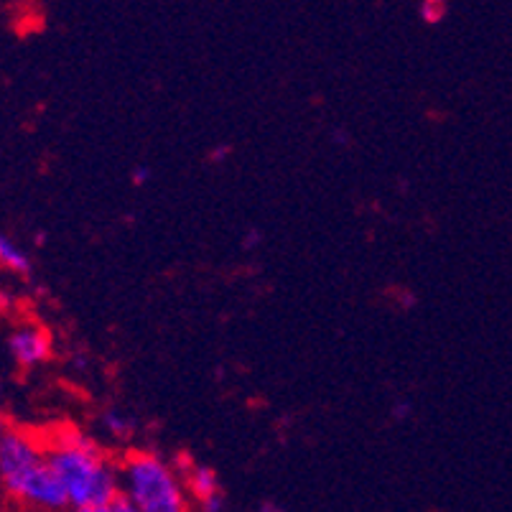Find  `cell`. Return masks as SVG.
Here are the masks:
<instances>
[{"label":"cell","mask_w":512,"mask_h":512,"mask_svg":"<svg viewBox=\"0 0 512 512\" xmlns=\"http://www.w3.org/2000/svg\"><path fill=\"white\" fill-rule=\"evenodd\" d=\"M46 454L67 492L69 510L107 507L120 500V464L79 428L64 426L46 439Z\"/></svg>","instance_id":"1"},{"label":"cell","mask_w":512,"mask_h":512,"mask_svg":"<svg viewBox=\"0 0 512 512\" xmlns=\"http://www.w3.org/2000/svg\"><path fill=\"white\" fill-rule=\"evenodd\" d=\"M0 484L3 495L13 497L34 512H69L67 492L54 474L46 454V441L23 428H11L0 444Z\"/></svg>","instance_id":"2"},{"label":"cell","mask_w":512,"mask_h":512,"mask_svg":"<svg viewBox=\"0 0 512 512\" xmlns=\"http://www.w3.org/2000/svg\"><path fill=\"white\" fill-rule=\"evenodd\" d=\"M120 497L141 512H192L184 474L153 451H130L120 462Z\"/></svg>","instance_id":"3"},{"label":"cell","mask_w":512,"mask_h":512,"mask_svg":"<svg viewBox=\"0 0 512 512\" xmlns=\"http://www.w3.org/2000/svg\"><path fill=\"white\" fill-rule=\"evenodd\" d=\"M51 349H54L51 334L39 324H34V321L18 324L8 334V352H11L13 362L23 370H34V367L44 365L51 357Z\"/></svg>","instance_id":"4"},{"label":"cell","mask_w":512,"mask_h":512,"mask_svg":"<svg viewBox=\"0 0 512 512\" xmlns=\"http://www.w3.org/2000/svg\"><path fill=\"white\" fill-rule=\"evenodd\" d=\"M186 492L197 502V512H225V495L217 472L207 464H189L184 469Z\"/></svg>","instance_id":"5"},{"label":"cell","mask_w":512,"mask_h":512,"mask_svg":"<svg viewBox=\"0 0 512 512\" xmlns=\"http://www.w3.org/2000/svg\"><path fill=\"white\" fill-rule=\"evenodd\" d=\"M0 268L13 273V276H31V271H34L31 255L13 237L3 235V232H0Z\"/></svg>","instance_id":"6"},{"label":"cell","mask_w":512,"mask_h":512,"mask_svg":"<svg viewBox=\"0 0 512 512\" xmlns=\"http://www.w3.org/2000/svg\"><path fill=\"white\" fill-rule=\"evenodd\" d=\"M100 426L118 441H128L130 436L136 434V421L128 413L118 411V408H107L100 416Z\"/></svg>","instance_id":"7"},{"label":"cell","mask_w":512,"mask_h":512,"mask_svg":"<svg viewBox=\"0 0 512 512\" xmlns=\"http://www.w3.org/2000/svg\"><path fill=\"white\" fill-rule=\"evenodd\" d=\"M446 3H441V0H423L421 6H418V13H421V21L428 23V26H436V23H441L446 18Z\"/></svg>","instance_id":"8"},{"label":"cell","mask_w":512,"mask_h":512,"mask_svg":"<svg viewBox=\"0 0 512 512\" xmlns=\"http://www.w3.org/2000/svg\"><path fill=\"white\" fill-rule=\"evenodd\" d=\"M133 186H143L148 181V176H151V169H148V166H136V169H133Z\"/></svg>","instance_id":"9"},{"label":"cell","mask_w":512,"mask_h":512,"mask_svg":"<svg viewBox=\"0 0 512 512\" xmlns=\"http://www.w3.org/2000/svg\"><path fill=\"white\" fill-rule=\"evenodd\" d=\"M11 423H8V418H6V413L0 411V444H3V439H6L8 436V431H11Z\"/></svg>","instance_id":"10"},{"label":"cell","mask_w":512,"mask_h":512,"mask_svg":"<svg viewBox=\"0 0 512 512\" xmlns=\"http://www.w3.org/2000/svg\"><path fill=\"white\" fill-rule=\"evenodd\" d=\"M115 512H141V510H136V507H133V505H130V502H125L123 500V497H120V500L118 502H115Z\"/></svg>","instance_id":"11"},{"label":"cell","mask_w":512,"mask_h":512,"mask_svg":"<svg viewBox=\"0 0 512 512\" xmlns=\"http://www.w3.org/2000/svg\"><path fill=\"white\" fill-rule=\"evenodd\" d=\"M263 512H283V510L278 505H271V502H268V505H263Z\"/></svg>","instance_id":"12"},{"label":"cell","mask_w":512,"mask_h":512,"mask_svg":"<svg viewBox=\"0 0 512 512\" xmlns=\"http://www.w3.org/2000/svg\"><path fill=\"white\" fill-rule=\"evenodd\" d=\"M0 398H3V383H0Z\"/></svg>","instance_id":"13"},{"label":"cell","mask_w":512,"mask_h":512,"mask_svg":"<svg viewBox=\"0 0 512 512\" xmlns=\"http://www.w3.org/2000/svg\"><path fill=\"white\" fill-rule=\"evenodd\" d=\"M0 495H3V484H0Z\"/></svg>","instance_id":"14"}]
</instances>
